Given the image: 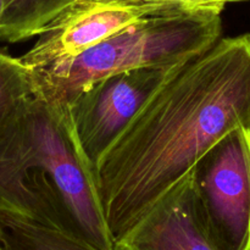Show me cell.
Returning a JSON list of instances; mask_svg holds the SVG:
<instances>
[{
  "instance_id": "cell-1",
  "label": "cell",
  "mask_w": 250,
  "mask_h": 250,
  "mask_svg": "<svg viewBox=\"0 0 250 250\" xmlns=\"http://www.w3.org/2000/svg\"><path fill=\"white\" fill-rule=\"evenodd\" d=\"M238 127L250 128V33L220 38L181 65L97 164L114 244Z\"/></svg>"
},
{
  "instance_id": "cell-2",
  "label": "cell",
  "mask_w": 250,
  "mask_h": 250,
  "mask_svg": "<svg viewBox=\"0 0 250 250\" xmlns=\"http://www.w3.org/2000/svg\"><path fill=\"white\" fill-rule=\"evenodd\" d=\"M0 212L115 250L70 106L32 94L0 126Z\"/></svg>"
},
{
  "instance_id": "cell-3",
  "label": "cell",
  "mask_w": 250,
  "mask_h": 250,
  "mask_svg": "<svg viewBox=\"0 0 250 250\" xmlns=\"http://www.w3.org/2000/svg\"><path fill=\"white\" fill-rule=\"evenodd\" d=\"M221 12L204 9L143 17L76 58L31 70L34 94L70 106L84 88L103 77L187 62L219 41Z\"/></svg>"
},
{
  "instance_id": "cell-4",
  "label": "cell",
  "mask_w": 250,
  "mask_h": 250,
  "mask_svg": "<svg viewBox=\"0 0 250 250\" xmlns=\"http://www.w3.org/2000/svg\"><path fill=\"white\" fill-rule=\"evenodd\" d=\"M195 200L219 250H250V128L238 127L192 170Z\"/></svg>"
},
{
  "instance_id": "cell-5",
  "label": "cell",
  "mask_w": 250,
  "mask_h": 250,
  "mask_svg": "<svg viewBox=\"0 0 250 250\" xmlns=\"http://www.w3.org/2000/svg\"><path fill=\"white\" fill-rule=\"evenodd\" d=\"M183 63L114 73L93 82L73 99L70 110L76 136L93 167L153 93Z\"/></svg>"
},
{
  "instance_id": "cell-6",
  "label": "cell",
  "mask_w": 250,
  "mask_h": 250,
  "mask_svg": "<svg viewBox=\"0 0 250 250\" xmlns=\"http://www.w3.org/2000/svg\"><path fill=\"white\" fill-rule=\"evenodd\" d=\"M156 15L150 6L128 2H73L38 34L22 55L29 70L48 67L81 55L143 17Z\"/></svg>"
},
{
  "instance_id": "cell-7",
  "label": "cell",
  "mask_w": 250,
  "mask_h": 250,
  "mask_svg": "<svg viewBox=\"0 0 250 250\" xmlns=\"http://www.w3.org/2000/svg\"><path fill=\"white\" fill-rule=\"evenodd\" d=\"M115 250H219L200 216L192 171L115 242Z\"/></svg>"
},
{
  "instance_id": "cell-8",
  "label": "cell",
  "mask_w": 250,
  "mask_h": 250,
  "mask_svg": "<svg viewBox=\"0 0 250 250\" xmlns=\"http://www.w3.org/2000/svg\"><path fill=\"white\" fill-rule=\"evenodd\" d=\"M1 250H98L60 231L9 212H0Z\"/></svg>"
},
{
  "instance_id": "cell-9",
  "label": "cell",
  "mask_w": 250,
  "mask_h": 250,
  "mask_svg": "<svg viewBox=\"0 0 250 250\" xmlns=\"http://www.w3.org/2000/svg\"><path fill=\"white\" fill-rule=\"evenodd\" d=\"M75 0H5L0 41L17 43L36 37Z\"/></svg>"
},
{
  "instance_id": "cell-10",
  "label": "cell",
  "mask_w": 250,
  "mask_h": 250,
  "mask_svg": "<svg viewBox=\"0 0 250 250\" xmlns=\"http://www.w3.org/2000/svg\"><path fill=\"white\" fill-rule=\"evenodd\" d=\"M32 94L34 84L31 70L20 58L0 50V126Z\"/></svg>"
},
{
  "instance_id": "cell-11",
  "label": "cell",
  "mask_w": 250,
  "mask_h": 250,
  "mask_svg": "<svg viewBox=\"0 0 250 250\" xmlns=\"http://www.w3.org/2000/svg\"><path fill=\"white\" fill-rule=\"evenodd\" d=\"M237 1L243 0H129L128 4L150 6L155 10L156 15H161L204 9H216L224 11L227 4Z\"/></svg>"
},
{
  "instance_id": "cell-12",
  "label": "cell",
  "mask_w": 250,
  "mask_h": 250,
  "mask_svg": "<svg viewBox=\"0 0 250 250\" xmlns=\"http://www.w3.org/2000/svg\"><path fill=\"white\" fill-rule=\"evenodd\" d=\"M129 0H75V2H103V4H111V2H128Z\"/></svg>"
},
{
  "instance_id": "cell-13",
  "label": "cell",
  "mask_w": 250,
  "mask_h": 250,
  "mask_svg": "<svg viewBox=\"0 0 250 250\" xmlns=\"http://www.w3.org/2000/svg\"><path fill=\"white\" fill-rule=\"evenodd\" d=\"M5 11V0H0V23H1L2 16H4Z\"/></svg>"
},
{
  "instance_id": "cell-14",
  "label": "cell",
  "mask_w": 250,
  "mask_h": 250,
  "mask_svg": "<svg viewBox=\"0 0 250 250\" xmlns=\"http://www.w3.org/2000/svg\"><path fill=\"white\" fill-rule=\"evenodd\" d=\"M0 250H1V249H0Z\"/></svg>"
}]
</instances>
